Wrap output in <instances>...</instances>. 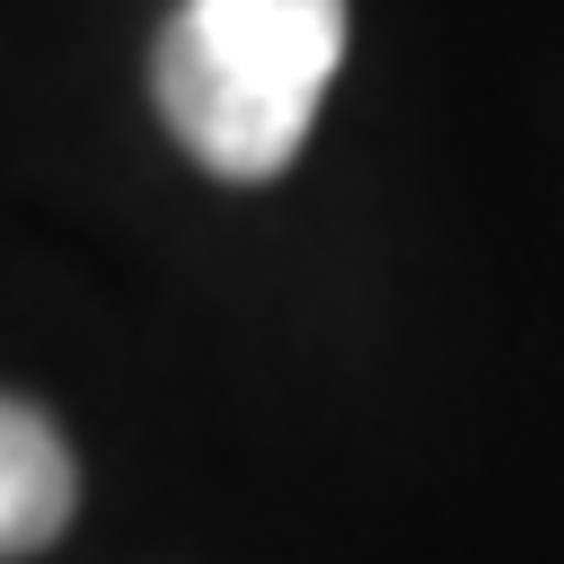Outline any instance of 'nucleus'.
Returning <instances> with one entry per match:
<instances>
[{
	"instance_id": "nucleus-1",
	"label": "nucleus",
	"mask_w": 564,
	"mask_h": 564,
	"mask_svg": "<svg viewBox=\"0 0 564 564\" xmlns=\"http://www.w3.org/2000/svg\"><path fill=\"white\" fill-rule=\"evenodd\" d=\"M344 62V0H176L150 53L167 132L229 185L300 159L317 97Z\"/></svg>"
},
{
	"instance_id": "nucleus-2",
	"label": "nucleus",
	"mask_w": 564,
	"mask_h": 564,
	"mask_svg": "<svg viewBox=\"0 0 564 564\" xmlns=\"http://www.w3.org/2000/svg\"><path fill=\"white\" fill-rule=\"evenodd\" d=\"M79 511V467H70V441L26 405V397H0V564L9 555H44Z\"/></svg>"
}]
</instances>
